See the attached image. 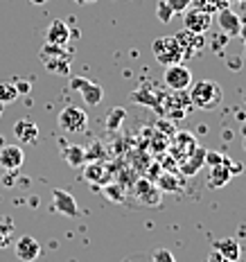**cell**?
<instances>
[{
    "label": "cell",
    "instance_id": "obj_1",
    "mask_svg": "<svg viewBox=\"0 0 246 262\" xmlns=\"http://www.w3.org/2000/svg\"><path fill=\"white\" fill-rule=\"evenodd\" d=\"M190 102H192L194 108H201V111H215L217 106L221 104L223 100V91L217 81L210 79H201L190 89Z\"/></svg>",
    "mask_w": 246,
    "mask_h": 262
},
{
    "label": "cell",
    "instance_id": "obj_38",
    "mask_svg": "<svg viewBox=\"0 0 246 262\" xmlns=\"http://www.w3.org/2000/svg\"><path fill=\"white\" fill-rule=\"evenodd\" d=\"M77 5H93V3H97V0H75Z\"/></svg>",
    "mask_w": 246,
    "mask_h": 262
},
{
    "label": "cell",
    "instance_id": "obj_10",
    "mask_svg": "<svg viewBox=\"0 0 246 262\" xmlns=\"http://www.w3.org/2000/svg\"><path fill=\"white\" fill-rule=\"evenodd\" d=\"M70 89L77 91L81 95V100H84L88 106H97L104 97L102 86L95 84L93 79H86V77H70Z\"/></svg>",
    "mask_w": 246,
    "mask_h": 262
},
{
    "label": "cell",
    "instance_id": "obj_8",
    "mask_svg": "<svg viewBox=\"0 0 246 262\" xmlns=\"http://www.w3.org/2000/svg\"><path fill=\"white\" fill-rule=\"evenodd\" d=\"M163 81L169 91H188L192 86V73H190L188 66L183 63H174L165 68V75H163Z\"/></svg>",
    "mask_w": 246,
    "mask_h": 262
},
{
    "label": "cell",
    "instance_id": "obj_14",
    "mask_svg": "<svg viewBox=\"0 0 246 262\" xmlns=\"http://www.w3.org/2000/svg\"><path fill=\"white\" fill-rule=\"evenodd\" d=\"M25 163V151L18 145H3L0 147V167L7 172H18Z\"/></svg>",
    "mask_w": 246,
    "mask_h": 262
},
{
    "label": "cell",
    "instance_id": "obj_35",
    "mask_svg": "<svg viewBox=\"0 0 246 262\" xmlns=\"http://www.w3.org/2000/svg\"><path fill=\"white\" fill-rule=\"evenodd\" d=\"M16 91H18V95H20V93H30V89H32V86H30V81H16Z\"/></svg>",
    "mask_w": 246,
    "mask_h": 262
},
{
    "label": "cell",
    "instance_id": "obj_19",
    "mask_svg": "<svg viewBox=\"0 0 246 262\" xmlns=\"http://www.w3.org/2000/svg\"><path fill=\"white\" fill-rule=\"evenodd\" d=\"M204 163H206V149L204 147H194L192 154H188L181 163H178V170H181L183 177H194V174L201 170Z\"/></svg>",
    "mask_w": 246,
    "mask_h": 262
},
{
    "label": "cell",
    "instance_id": "obj_27",
    "mask_svg": "<svg viewBox=\"0 0 246 262\" xmlns=\"http://www.w3.org/2000/svg\"><path fill=\"white\" fill-rule=\"evenodd\" d=\"M18 100V91L12 81H3L0 84V104H12V102Z\"/></svg>",
    "mask_w": 246,
    "mask_h": 262
},
{
    "label": "cell",
    "instance_id": "obj_11",
    "mask_svg": "<svg viewBox=\"0 0 246 262\" xmlns=\"http://www.w3.org/2000/svg\"><path fill=\"white\" fill-rule=\"evenodd\" d=\"M133 196L143 206H147V208H158L161 201H163V190L158 188L156 183L147 181V179H140V181L136 183V188H133Z\"/></svg>",
    "mask_w": 246,
    "mask_h": 262
},
{
    "label": "cell",
    "instance_id": "obj_41",
    "mask_svg": "<svg viewBox=\"0 0 246 262\" xmlns=\"http://www.w3.org/2000/svg\"><path fill=\"white\" fill-rule=\"evenodd\" d=\"M3 106H5V104H0V111H3Z\"/></svg>",
    "mask_w": 246,
    "mask_h": 262
},
{
    "label": "cell",
    "instance_id": "obj_37",
    "mask_svg": "<svg viewBox=\"0 0 246 262\" xmlns=\"http://www.w3.org/2000/svg\"><path fill=\"white\" fill-rule=\"evenodd\" d=\"M239 36H242V41L246 43V23H244L242 27H239Z\"/></svg>",
    "mask_w": 246,
    "mask_h": 262
},
{
    "label": "cell",
    "instance_id": "obj_29",
    "mask_svg": "<svg viewBox=\"0 0 246 262\" xmlns=\"http://www.w3.org/2000/svg\"><path fill=\"white\" fill-rule=\"evenodd\" d=\"M158 188L167 190V192H178L181 190V179L172 177V174H163L161 181H158Z\"/></svg>",
    "mask_w": 246,
    "mask_h": 262
},
{
    "label": "cell",
    "instance_id": "obj_30",
    "mask_svg": "<svg viewBox=\"0 0 246 262\" xmlns=\"http://www.w3.org/2000/svg\"><path fill=\"white\" fill-rule=\"evenodd\" d=\"M156 16H158V20H161V23H169V20H172V16H174V12H172V7H169L165 0H158Z\"/></svg>",
    "mask_w": 246,
    "mask_h": 262
},
{
    "label": "cell",
    "instance_id": "obj_13",
    "mask_svg": "<svg viewBox=\"0 0 246 262\" xmlns=\"http://www.w3.org/2000/svg\"><path fill=\"white\" fill-rule=\"evenodd\" d=\"M183 25H185V30L196 32V34H204V32H208L212 25V14H206V12H201V9H194V7H188L183 12Z\"/></svg>",
    "mask_w": 246,
    "mask_h": 262
},
{
    "label": "cell",
    "instance_id": "obj_39",
    "mask_svg": "<svg viewBox=\"0 0 246 262\" xmlns=\"http://www.w3.org/2000/svg\"><path fill=\"white\" fill-rule=\"evenodd\" d=\"M30 3H34V5H46V3H50V0H30Z\"/></svg>",
    "mask_w": 246,
    "mask_h": 262
},
{
    "label": "cell",
    "instance_id": "obj_36",
    "mask_svg": "<svg viewBox=\"0 0 246 262\" xmlns=\"http://www.w3.org/2000/svg\"><path fill=\"white\" fill-rule=\"evenodd\" d=\"M226 7H233V5H244V0H221Z\"/></svg>",
    "mask_w": 246,
    "mask_h": 262
},
{
    "label": "cell",
    "instance_id": "obj_9",
    "mask_svg": "<svg viewBox=\"0 0 246 262\" xmlns=\"http://www.w3.org/2000/svg\"><path fill=\"white\" fill-rule=\"evenodd\" d=\"M174 39H176L178 48H181V54H183V61H188V59L196 57L201 50L206 48V41H204V34H196V32H190V30H183L176 32L174 34Z\"/></svg>",
    "mask_w": 246,
    "mask_h": 262
},
{
    "label": "cell",
    "instance_id": "obj_33",
    "mask_svg": "<svg viewBox=\"0 0 246 262\" xmlns=\"http://www.w3.org/2000/svg\"><path fill=\"white\" fill-rule=\"evenodd\" d=\"M206 262H231V260H228V258H223V255L219 253V251H215V249H212L210 253H208Z\"/></svg>",
    "mask_w": 246,
    "mask_h": 262
},
{
    "label": "cell",
    "instance_id": "obj_21",
    "mask_svg": "<svg viewBox=\"0 0 246 262\" xmlns=\"http://www.w3.org/2000/svg\"><path fill=\"white\" fill-rule=\"evenodd\" d=\"M194 147H196L194 136H190L188 131H176V136H174V140H172V151H174V156H178V158L183 161V158L188 156V154H192Z\"/></svg>",
    "mask_w": 246,
    "mask_h": 262
},
{
    "label": "cell",
    "instance_id": "obj_26",
    "mask_svg": "<svg viewBox=\"0 0 246 262\" xmlns=\"http://www.w3.org/2000/svg\"><path fill=\"white\" fill-rule=\"evenodd\" d=\"M190 7L201 9L206 14H217L223 7V3L221 0H190Z\"/></svg>",
    "mask_w": 246,
    "mask_h": 262
},
{
    "label": "cell",
    "instance_id": "obj_22",
    "mask_svg": "<svg viewBox=\"0 0 246 262\" xmlns=\"http://www.w3.org/2000/svg\"><path fill=\"white\" fill-rule=\"evenodd\" d=\"M215 251H219L223 258H228L231 262H237L242 258V247H239L237 239L233 237H223V239H217L215 242Z\"/></svg>",
    "mask_w": 246,
    "mask_h": 262
},
{
    "label": "cell",
    "instance_id": "obj_2",
    "mask_svg": "<svg viewBox=\"0 0 246 262\" xmlns=\"http://www.w3.org/2000/svg\"><path fill=\"white\" fill-rule=\"evenodd\" d=\"M151 54H154V59L163 68L183 61L181 48H178L174 36H158V39H154V43H151Z\"/></svg>",
    "mask_w": 246,
    "mask_h": 262
},
{
    "label": "cell",
    "instance_id": "obj_16",
    "mask_svg": "<svg viewBox=\"0 0 246 262\" xmlns=\"http://www.w3.org/2000/svg\"><path fill=\"white\" fill-rule=\"evenodd\" d=\"M52 204H54V210L61 212V215H68V217H77L79 215V206L75 201V196L65 190H54L52 192Z\"/></svg>",
    "mask_w": 246,
    "mask_h": 262
},
{
    "label": "cell",
    "instance_id": "obj_31",
    "mask_svg": "<svg viewBox=\"0 0 246 262\" xmlns=\"http://www.w3.org/2000/svg\"><path fill=\"white\" fill-rule=\"evenodd\" d=\"M151 262H176V258L172 255V251L167 249H156L151 255Z\"/></svg>",
    "mask_w": 246,
    "mask_h": 262
},
{
    "label": "cell",
    "instance_id": "obj_17",
    "mask_svg": "<svg viewBox=\"0 0 246 262\" xmlns=\"http://www.w3.org/2000/svg\"><path fill=\"white\" fill-rule=\"evenodd\" d=\"M14 138L18 140L20 145H32L39 140V127H36V122H32V120H18V122L14 124Z\"/></svg>",
    "mask_w": 246,
    "mask_h": 262
},
{
    "label": "cell",
    "instance_id": "obj_4",
    "mask_svg": "<svg viewBox=\"0 0 246 262\" xmlns=\"http://www.w3.org/2000/svg\"><path fill=\"white\" fill-rule=\"evenodd\" d=\"M41 59L50 73L57 75H68L70 73V52L61 46H50L46 43V48L41 50Z\"/></svg>",
    "mask_w": 246,
    "mask_h": 262
},
{
    "label": "cell",
    "instance_id": "obj_40",
    "mask_svg": "<svg viewBox=\"0 0 246 262\" xmlns=\"http://www.w3.org/2000/svg\"><path fill=\"white\" fill-rule=\"evenodd\" d=\"M244 151H246V136H244Z\"/></svg>",
    "mask_w": 246,
    "mask_h": 262
},
{
    "label": "cell",
    "instance_id": "obj_32",
    "mask_svg": "<svg viewBox=\"0 0 246 262\" xmlns=\"http://www.w3.org/2000/svg\"><path fill=\"white\" fill-rule=\"evenodd\" d=\"M165 3L172 7V12L174 14H183L185 9L190 7V0H165Z\"/></svg>",
    "mask_w": 246,
    "mask_h": 262
},
{
    "label": "cell",
    "instance_id": "obj_5",
    "mask_svg": "<svg viewBox=\"0 0 246 262\" xmlns=\"http://www.w3.org/2000/svg\"><path fill=\"white\" fill-rule=\"evenodd\" d=\"M192 102H190V95L185 91H172L169 95H165V102H163V116L169 120H183L188 118V113L192 111Z\"/></svg>",
    "mask_w": 246,
    "mask_h": 262
},
{
    "label": "cell",
    "instance_id": "obj_3",
    "mask_svg": "<svg viewBox=\"0 0 246 262\" xmlns=\"http://www.w3.org/2000/svg\"><path fill=\"white\" fill-rule=\"evenodd\" d=\"M129 97H131V102H136V104L149 106V108H154L156 113H161V116H163V102H165V91H163L158 84L145 81V84H140L138 89L131 93Z\"/></svg>",
    "mask_w": 246,
    "mask_h": 262
},
{
    "label": "cell",
    "instance_id": "obj_24",
    "mask_svg": "<svg viewBox=\"0 0 246 262\" xmlns=\"http://www.w3.org/2000/svg\"><path fill=\"white\" fill-rule=\"evenodd\" d=\"M14 231H16V226H14L12 217H7V215L0 217V249H7L14 242Z\"/></svg>",
    "mask_w": 246,
    "mask_h": 262
},
{
    "label": "cell",
    "instance_id": "obj_18",
    "mask_svg": "<svg viewBox=\"0 0 246 262\" xmlns=\"http://www.w3.org/2000/svg\"><path fill=\"white\" fill-rule=\"evenodd\" d=\"M217 18H219V30L223 32L226 36H237L239 34V27H242V20H239V16L233 12L231 7H223L217 12Z\"/></svg>",
    "mask_w": 246,
    "mask_h": 262
},
{
    "label": "cell",
    "instance_id": "obj_6",
    "mask_svg": "<svg viewBox=\"0 0 246 262\" xmlns=\"http://www.w3.org/2000/svg\"><path fill=\"white\" fill-rule=\"evenodd\" d=\"M59 127L65 134H84L86 127H88V116H86L84 108L70 104L59 113Z\"/></svg>",
    "mask_w": 246,
    "mask_h": 262
},
{
    "label": "cell",
    "instance_id": "obj_34",
    "mask_svg": "<svg viewBox=\"0 0 246 262\" xmlns=\"http://www.w3.org/2000/svg\"><path fill=\"white\" fill-rule=\"evenodd\" d=\"M221 158H223V156L217 154V151H208V149H206V163H208V167L215 165V163H219Z\"/></svg>",
    "mask_w": 246,
    "mask_h": 262
},
{
    "label": "cell",
    "instance_id": "obj_12",
    "mask_svg": "<svg viewBox=\"0 0 246 262\" xmlns=\"http://www.w3.org/2000/svg\"><path fill=\"white\" fill-rule=\"evenodd\" d=\"M84 179L93 185H106L113 179V167L106 161L84 163Z\"/></svg>",
    "mask_w": 246,
    "mask_h": 262
},
{
    "label": "cell",
    "instance_id": "obj_7",
    "mask_svg": "<svg viewBox=\"0 0 246 262\" xmlns=\"http://www.w3.org/2000/svg\"><path fill=\"white\" fill-rule=\"evenodd\" d=\"M242 167L231 163V158L223 156L219 163H215V165H210V172H208V185H210L212 190H219L223 188L228 181H231L233 174H237Z\"/></svg>",
    "mask_w": 246,
    "mask_h": 262
},
{
    "label": "cell",
    "instance_id": "obj_28",
    "mask_svg": "<svg viewBox=\"0 0 246 262\" xmlns=\"http://www.w3.org/2000/svg\"><path fill=\"white\" fill-rule=\"evenodd\" d=\"M102 188H104V196H106V199L118 201V204H124V199H127V196H124V188H122V185L106 183V185H102Z\"/></svg>",
    "mask_w": 246,
    "mask_h": 262
},
{
    "label": "cell",
    "instance_id": "obj_25",
    "mask_svg": "<svg viewBox=\"0 0 246 262\" xmlns=\"http://www.w3.org/2000/svg\"><path fill=\"white\" fill-rule=\"evenodd\" d=\"M124 118H127V111H124L122 106H116L113 111H108V118H106V129L108 131H118L122 127Z\"/></svg>",
    "mask_w": 246,
    "mask_h": 262
},
{
    "label": "cell",
    "instance_id": "obj_20",
    "mask_svg": "<svg viewBox=\"0 0 246 262\" xmlns=\"http://www.w3.org/2000/svg\"><path fill=\"white\" fill-rule=\"evenodd\" d=\"M46 41L50 43V46H61L65 48L68 46V41H70V30H68V25L63 23V20H52L50 27H48V32H46Z\"/></svg>",
    "mask_w": 246,
    "mask_h": 262
},
{
    "label": "cell",
    "instance_id": "obj_23",
    "mask_svg": "<svg viewBox=\"0 0 246 262\" xmlns=\"http://www.w3.org/2000/svg\"><path fill=\"white\" fill-rule=\"evenodd\" d=\"M61 156L65 158V163H68V165L81 167V165L86 163V147H81V145H70V147H65V149L61 151Z\"/></svg>",
    "mask_w": 246,
    "mask_h": 262
},
{
    "label": "cell",
    "instance_id": "obj_15",
    "mask_svg": "<svg viewBox=\"0 0 246 262\" xmlns=\"http://www.w3.org/2000/svg\"><path fill=\"white\" fill-rule=\"evenodd\" d=\"M14 251H16V258L20 262H34L41 255V244L32 235H20L14 242Z\"/></svg>",
    "mask_w": 246,
    "mask_h": 262
}]
</instances>
